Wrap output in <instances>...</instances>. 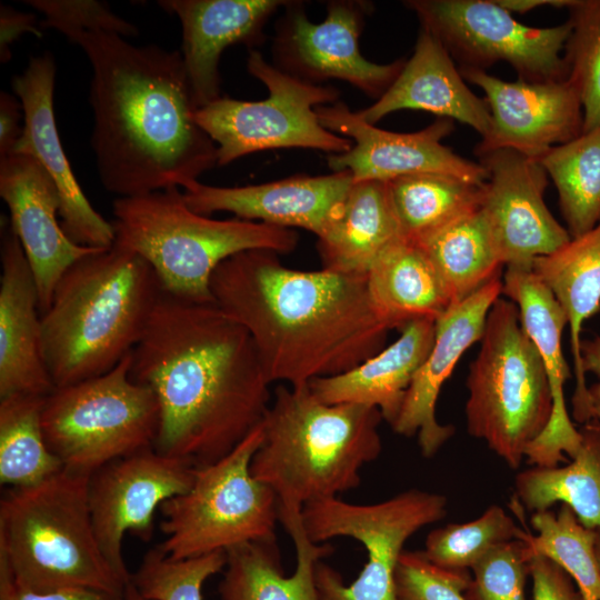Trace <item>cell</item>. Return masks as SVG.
Returning a JSON list of instances; mask_svg holds the SVG:
<instances>
[{"instance_id":"6da1fadb","label":"cell","mask_w":600,"mask_h":600,"mask_svg":"<svg viewBox=\"0 0 600 600\" xmlns=\"http://www.w3.org/2000/svg\"><path fill=\"white\" fill-rule=\"evenodd\" d=\"M131 358V379L159 403L153 449L194 469L229 454L270 407L250 334L216 303L161 291Z\"/></svg>"},{"instance_id":"7a4b0ae2","label":"cell","mask_w":600,"mask_h":600,"mask_svg":"<svg viewBox=\"0 0 600 600\" xmlns=\"http://www.w3.org/2000/svg\"><path fill=\"white\" fill-rule=\"evenodd\" d=\"M66 38L91 64L90 143L108 192L123 198L171 187L186 191L217 166V144L194 120L198 107L180 51L134 46L103 31Z\"/></svg>"},{"instance_id":"3957f363","label":"cell","mask_w":600,"mask_h":600,"mask_svg":"<svg viewBox=\"0 0 600 600\" xmlns=\"http://www.w3.org/2000/svg\"><path fill=\"white\" fill-rule=\"evenodd\" d=\"M214 303L250 334L270 383L301 387L344 373L384 348L367 274L287 268L279 253L253 249L222 261Z\"/></svg>"},{"instance_id":"277c9868","label":"cell","mask_w":600,"mask_h":600,"mask_svg":"<svg viewBox=\"0 0 600 600\" xmlns=\"http://www.w3.org/2000/svg\"><path fill=\"white\" fill-rule=\"evenodd\" d=\"M161 291L151 266L116 242L72 263L41 314L56 388L113 369L140 340Z\"/></svg>"},{"instance_id":"5b68a950","label":"cell","mask_w":600,"mask_h":600,"mask_svg":"<svg viewBox=\"0 0 600 600\" xmlns=\"http://www.w3.org/2000/svg\"><path fill=\"white\" fill-rule=\"evenodd\" d=\"M381 420L377 408L328 404L308 384H280L262 421L251 474L287 510L356 489L361 469L381 454Z\"/></svg>"},{"instance_id":"8992f818","label":"cell","mask_w":600,"mask_h":600,"mask_svg":"<svg viewBox=\"0 0 600 600\" xmlns=\"http://www.w3.org/2000/svg\"><path fill=\"white\" fill-rule=\"evenodd\" d=\"M89 473L63 469L0 500V566L20 587L49 593L91 589L123 593L93 528Z\"/></svg>"},{"instance_id":"52a82bcc","label":"cell","mask_w":600,"mask_h":600,"mask_svg":"<svg viewBox=\"0 0 600 600\" xmlns=\"http://www.w3.org/2000/svg\"><path fill=\"white\" fill-rule=\"evenodd\" d=\"M112 213L114 242L151 266L162 291L197 303H214L210 281L226 259L253 249L289 253L299 241L293 229L197 213L178 187L118 197Z\"/></svg>"},{"instance_id":"ba28073f","label":"cell","mask_w":600,"mask_h":600,"mask_svg":"<svg viewBox=\"0 0 600 600\" xmlns=\"http://www.w3.org/2000/svg\"><path fill=\"white\" fill-rule=\"evenodd\" d=\"M480 343L467 378V430L517 470L551 418L546 369L508 299L491 307Z\"/></svg>"},{"instance_id":"9c48e42d","label":"cell","mask_w":600,"mask_h":600,"mask_svg":"<svg viewBox=\"0 0 600 600\" xmlns=\"http://www.w3.org/2000/svg\"><path fill=\"white\" fill-rule=\"evenodd\" d=\"M261 441L262 423L229 454L196 468L191 487L161 504L166 538L159 546L168 557L188 559L276 540L277 494L250 471Z\"/></svg>"},{"instance_id":"30bf717a","label":"cell","mask_w":600,"mask_h":600,"mask_svg":"<svg viewBox=\"0 0 600 600\" xmlns=\"http://www.w3.org/2000/svg\"><path fill=\"white\" fill-rule=\"evenodd\" d=\"M131 352L110 371L46 397L42 428L64 469L91 474L100 467L153 448L160 409L153 391L130 377Z\"/></svg>"},{"instance_id":"8fae6325","label":"cell","mask_w":600,"mask_h":600,"mask_svg":"<svg viewBox=\"0 0 600 600\" xmlns=\"http://www.w3.org/2000/svg\"><path fill=\"white\" fill-rule=\"evenodd\" d=\"M447 506L446 496L420 489L372 504L349 503L337 497L304 504L302 524L312 542L349 537L362 543L368 554L363 569L349 584L319 561L314 578L320 600H398L396 571L404 543L423 527L443 519Z\"/></svg>"},{"instance_id":"7c38bea8","label":"cell","mask_w":600,"mask_h":600,"mask_svg":"<svg viewBox=\"0 0 600 600\" xmlns=\"http://www.w3.org/2000/svg\"><path fill=\"white\" fill-rule=\"evenodd\" d=\"M247 70L267 87V99L220 97L194 112L196 122L217 144V166L269 149L307 148L336 154L352 147L349 138L326 129L316 112L319 106L338 102V89L293 77L256 49L249 51Z\"/></svg>"},{"instance_id":"4fadbf2b","label":"cell","mask_w":600,"mask_h":600,"mask_svg":"<svg viewBox=\"0 0 600 600\" xmlns=\"http://www.w3.org/2000/svg\"><path fill=\"white\" fill-rule=\"evenodd\" d=\"M421 28L432 33L460 68L487 71L507 62L519 80L567 79L563 53L571 22L548 28L526 26L496 0H408Z\"/></svg>"},{"instance_id":"5bb4252c","label":"cell","mask_w":600,"mask_h":600,"mask_svg":"<svg viewBox=\"0 0 600 600\" xmlns=\"http://www.w3.org/2000/svg\"><path fill=\"white\" fill-rule=\"evenodd\" d=\"M370 8L367 1H329L326 19L314 23L301 2L288 1L277 23L273 64L314 84L330 79L346 81L377 101L394 82L406 60L379 64L361 54L359 37Z\"/></svg>"},{"instance_id":"9a60e30c","label":"cell","mask_w":600,"mask_h":600,"mask_svg":"<svg viewBox=\"0 0 600 600\" xmlns=\"http://www.w3.org/2000/svg\"><path fill=\"white\" fill-rule=\"evenodd\" d=\"M193 474V467L153 448L116 459L90 474L88 499L96 536L107 561L126 583L131 573L122 554L124 534L149 541L156 510L186 492Z\"/></svg>"},{"instance_id":"2e32d148","label":"cell","mask_w":600,"mask_h":600,"mask_svg":"<svg viewBox=\"0 0 600 600\" xmlns=\"http://www.w3.org/2000/svg\"><path fill=\"white\" fill-rule=\"evenodd\" d=\"M320 123L353 144L342 153L330 154L333 171L348 170L353 181H391L416 173H441L483 186L488 173L480 162L468 160L442 143L453 131V121L439 118L430 126L409 133L377 128L362 120L343 102L316 108Z\"/></svg>"},{"instance_id":"e0dca14e","label":"cell","mask_w":600,"mask_h":600,"mask_svg":"<svg viewBox=\"0 0 600 600\" xmlns=\"http://www.w3.org/2000/svg\"><path fill=\"white\" fill-rule=\"evenodd\" d=\"M488 179L480 206L500 260L507 268L532 269L570 239L544 202L548 174L539 160L501 149L479 156Z\"/></svg>"},{"instance_id":"ac0fdd59","label":"cell","mask_w":600,"mask_h":600,"mask_svg":"<svg viewBox=\"0 0 600 600\" xmlns=\"http://www.w3.org/2000/svg\"><path fill=\"white\" fill-rule=\"evenodd\" d=\"M463 79L484 93L490 126L476 147L481 156L509 149L540 160L551 148L583 131V110L568 79L528 82L504 81L484 70L460 68Z\"/></svg>"},{"instance_id":"d6986e66","label":"cell","mask_w":600,"mask_h":600,"mask_svg":"<svg viewBox=\"0 0 600 600\" xmlns=\"http://www.w3.org/2000/svg\"><path fill=\"white\" fill-rule=\"evenodd\" d=\"M56 71L54 58L46 51L31 57L24 71L12 78L23 113V131L12 152L31 154L51 177L61 199V227L73 242L110 248L116 240L113 226L90 204L60 141L53 112Z\"/></svg>"},{"instance_id":"ffe728a7","label":"cell","mask_w":600,"mask_h":600,"mask_svg":"<svg viewBox=\"0 0 600 600\" xmlns=\"http://www.w3.org/2000/svg\"><path fill=\"white\" fill-rule=\"evenodd\" d=\"M0 196L32 270L42 314L66 270L99 248L80 246L66 234L58 223V188L31 154L12 152L0 158Z\"/></svg>"},{"instance_id":"44dd1931","label":"cell","mask_w":600,"mask_h":600,"mask_svg":"<svg viewBox=\"0 0 600 600\" xmlns=\"http://www.w3.org/2000/svg\"><path fill=\"white\" fill-rule=\"evenodd\" d=\"M501 293L502 281L498 276L470 297L453 303L434 322L433 346L414 374L391 426L400 436H417L426 458H432L454 434L451 424L437 420V400L459 359L481 340L489 311Z\"/></svg>"},{"instance_id":"7402d4cb","label":"cell","mask_w":600,"mask_h":600,"mask_svg":"<svg viewBox=\"0 0 600 600\" xmlns=\"http://www.w3.org/2000/svg\"><path fill=\"white\" fill-rule=\"evenodd\" d=\"M352 183L351 172L343 170L232 188L197 182L183 196L188 207L203 216L227 211L239 219L301 228L318 238L339 212Z\"/></svg>"},{"instance_id":"603a6c76","label":"cell","mask_w":600,"mask_h":600,"mask_svg":"<svg viewBox=\"0 0 600 600\" xmlns=\"http://www.w3.org/2000/svg\"><path fill=\"white\" fill-rule=\"evenodd\" d=\"M502 294L518 307L521 324L542 359L552 396L550 421L529 446L526 459L532 466L556 467L566 460L564 453L572 458L581 443V433L570 420L563 393L570 378L561 341L567 316L533 269L507 268Z\"/></svg>"},{"instance_id":"cb8c5ba5","label":"cell","mask_w":600,"mask_h":600,"mask_svg":"<svg viewBox=\"0 0 600 600\" xmlns=\"http://www.w3.org/2000/svg\"><path fill=\"white\" fill-rule=\"evenodd\" d=\"M0 398L47 397L56 386L42 350L37 283L10 221L1 228Z\"/></svg>"},{"instance_id":"d4e9b609","label":"cell","mask_w":600,"mask_h":600,"mask_svg":"<svg viewBox=\"0 0 600 600\" xmlns=\"http://www.w3.org/2000/svg\"><path fill=\"white\" fill-rule=\"evenodd\" d=\"M283 0H161L182 28L181 56L198 108L220 98L219 62L226 48L244 44L250 50L264 39L263 29Z\"/></svg>"},{"instance_id":"484cf974","label":"cell","mask_w":600,"mask_h":600,"mask_svg":"<svg viewBox=\"0 0 600 600\" xmlns=\"http://www.w3.org/2000/svg\"><path fill=\"white\" fill-rule=\"evenodd\" d=\"M401 110L430 112L439 118L462 122L481 137L490 126L484 99L467 86L460 69L443 44L421 28L412 56L387 92L370 107L356 111L368 123Z\"/></svg>"},{"instance_id":"4316f807","label":"cell","mask_w":600,"mask_h":600,"mask_svg":"<svg viewBox=\"0 0 600 600\" xmlns=\"http://www.w3.org/2000/svg\"><path fill=\"white\" fill-rule=\"evenodd\" d=\"M301 510L279 509V520L296 547L294 572L284 574L277 540L237 546L226 551L220 600H320L316 566L334 549L329 542L314 543L308 538Z\"/></svg>"},{"instance_id":"83f0119b","label":"cell","mask_w":600,"mask_h":600,"mask_svg":"<svg viewBox=\"0 0 600 600\" xmlns=\"http://www.w3.org/2000/svg\"><path fill=\"white\" fill-rule=\"evenodd\" d=\"M434 322L423 319L406 324L393 343L344 373L311 380L310 391L328 404L377 408L392 426L414 374L433 346Z\"/></svg>"},{"instance_id":"f1b7e54d","label":"cell","mask_w":600,"mask_h":600,"mask_svg":"<svg viewBox=\"0 0 600 600\" xmlns=\"http://www.w3.org/2000/svg\"><path fill=\"white\" fill-rule=\"evenodd\" d=\"M532 269L567 316L576 373L572 416L587 423L588 387L580 346L583 323L600 310V222L554 252L537 258Z\"/></svg>"},{"instance_id":"f546056e","label":"cell","mask_w":600,"mask_h":600,"mask_svg":"<svg viewBox=\"0 0 600 600\" xmlns=\"http://www.w3.org/2000/svg\"><path fill=\"white\" fill-rule=\"evenodd\" d=\"M401 238L388 182L353 181L339 212L318 237L322 269L367 274L374 261Z\"/></svg>"},{"instance_id":"4dcf8cb0","label":"cell","mask_w":600,"mask_h":600,"mask_svg":"<svg viewBox=\"0 0 600 600\" xmlns=\"http://www.w3.org/2000/svg\"><path fill=\"white\" fill-rule=\"evenodd\" d=\"M368 292L378 317L390 330L416 320H433L452 304V298L424 250L399 238L367 273Z\"/></svg>"},{"instance_id":"1f68e13d","label":"cell","mask_w":600,"mask_h":600,"mask_svg":"<svg viewBox=\"0 0 600 600\" xmlns=\"http://www.w3.org/2000/svg\"><path fill=\"white\" fill-rule=\"evenodd\" d=\"M579 431L581 443L570 463L518 472L514 494L532 512L567 504L584 527L600 529V429L591 421Z\"/></svg>"},{"instance_id":"d6a6232c","label":"cell","mask_w":600,"mask_h":600,"mask_svg":"<svg viewBox=\"0 0 600 600\" xmlns=\"http://www.w3.org/2000/svg\"><path fill=\"white\" fill-rule=\"evenodd\" d=\"M443 280L453 303L464 300L503 266L480 208L417 242Z\"/></svg>"},{"instance_id":"836d02e7","label":"cell","mask_w":600,"mask_h":600,"mask_svg":"<svg viewBox=\"0 0 600 600\" xmlns=\"http://www.w3.org/2000/svg\"><path fill=\"white\" fill-rule=\"evenodd\" d=\"M483 186L441 173H416L388 181L401 238L417 243L478 210Z\"/></svg>"},{"instance_id":"e575fe53","label":"cell","mask_w":600,"mask_h":600,"mask_svg":"<svg viewBox=\"0 0 600 600\" xmlns=\"http://www.w3.org/2000/svg\"><path fill=\"white\" fill-rule=\"evenodd\" d=\"M46 397L12 394L0 398V483L9 489L39 484L62 471L42 428Z\"/></svg>"},{"instance_id":"d590c367","label":"cell","mask_w":600,"mask_h":600,"mask_svg":"<svg viewBox=\"0 0 600 600\" xmlns=\"http://www.w3.org/2000/svg\"><path fill=\"white\" fill-rule=\"evenodd\" d=\"M558 193L566 229L576 238L600 222V127L551 148L540 158Z\"/></svg>"},{"instance_id":"8d00e7d4","label":"cell","mask_w":600,"mask_h":600,"mask_svg":"<svg viewBox=\"0 0 600 600\" xmlns=\"http://www.w3.org/2000/svg\"><path fill=\"white\" fill-rule=\"evenodd\" d=\"M530 524L536 534L520 530L531 556L550 559L574 581L583 600H600V571L594 544L597 529L584 527L573 510L561 504L559 511L532 512Z\"/></svg>"},{"instance_id":"74e56055","label":"cell","mask_w":600,"mask_h":600,"mask_svg":"<svg viewBox=\"0 0 600 600\" xmlns=\"http://www.w3.org/2000/svg\"><path fill=\"white\" fill-rule=\"evenodd\" d=\"M520 530L502 507L492 504L474 520L432 530L422 552L437 566L468 570L496 546L517 539Z\"/></svg>"},{"instance_id":"f35d334b","label":"cell","mask_w":600,"mask_h":600,"mask_svg":"<svg viewBox=\"0 0 600 600\" xmlns=\"http://www.w3.org/2000/svg\"><path fill=\"white\" fill-rule=\"evenodd\" d=\"M568 10L571 33L563 53L567 79L579 94L583 131H588L600 127V0H573Z\"/></svg>"},{"instance_id":"ab89813d","label":"cell","mask_w":600,"mask_h":600,"mask_svg":"<svg viewBox=\"0 0 600 600\" xmlns=\"http://www.w3.org/2000/svg\"><path fill=\"white\" fill-rule=\"evenodd\" d=\"M226 552L171 559L160 546L150 549L130 581L148 600H203L204 582L223 570Z\"/></svg>"},{"instance_id":"60d3db41","label":"cell","mask_w":600,"mask_h":600,"mask_svg":"<svg viewBox=\"0 0 600 600\" xmlns=\"http://www.w3.org/2000/svg\"><path fill=\"white\" fill-rule=\"evenodd\" d=\"M527 543L517 538L496 546L472 568L467 600H527L531 559Z\"/></svg>"},{"instance_id":"b9f144b4","label":"cell","mask_w":600,"mask_h":600,"mask_svg":"<svg viewBox=\"0 0 600 600\" xmlns=\"http://www.w3.org/2000/svg\"><path fill=\"white\" fill-rule=\"evenodd\" d=\"M468 570L429 561L422 551H403L396 571L398 600H467Z\"/></svg>"},{"instance_id":"7bdbcfd3","label":"cell","mask_w":600,"mask_h":600,"mask_svg":"<svg viewBox=\"0 0 600 600\" xmlns=\"http://www.w3.org/2000/svg\"><path fill=\"white\" fill-rule=\"evenodd\" d=\"M43 13L42 28H53L66 37L76 31H103L121 37H134L138 29L113 13L106 2L96 0H28Z\"/></svg>"},{"instance_id":"ee69618b","label":"cell","mask_w":600,"mask_h":600,"mask_svg":"<svg viewBox=\"0 0 600 600\" xmlns=\"http://www.w3.org/2000/svg\"><path fill=\"white\" fill-rule=\"evenodd\" d=\"M533 600H583L572 578L558 564L533 554L529 561Z\"/></svg>"},{"instance_id":"f6af8a7d","label":"cell","mask_w":600,"mask_h":600,"mask_svg":"<svg viewBox=\"0 0 600 600\" xmlns=\"http://www.w3.org/2000/svg\"><path fill=\"white\" fill-rule=\"evenodd\" d=\"M0 600H124V594L91 589H64L37 593L17 584L7 569L0 566Z\"/></svg>"},{"instance_id":"bcb514c9","label":"cell","mask_w":600,"mask_h":600,"mask_svg":"<svg viewBox=\"0 0 600 600\" xmlns=\"http://www.w3.org/2000/svg\"><path fill=\"white\" fill-rule=\"evenodd\" d=\"M32 33L41 38L42 32L37 27L33 13L22 12L9 6H0V61L8 62L11 59V44L22 34Z\"/></svg>"},{"instance_id":"7dc6e473","label":"cell","mask_w":600,"mask_h":600,"mask_svg":"<svg viewBox=\"0 0 600 600\" xmlns=\"http://www.w3.org/2000/svg\"><path fill=\"white\" fill-rule=\"evenodd\" d=\"M22 106L16 94L0 93V158L11 153L19 141L23 128H20Z\"/></svg>"},{"instance_id":"c3c4849f","label":"cell","mask_w":600,"mask_h":600,"mask_svg":"<svg viewBox=\"0 0 600 600\" xmlns=\"http://www.w3.org/2000/svg\"><path fill=\"white\" fill-rule=\"evenodd\" d=\"M580 354L583 373L591 372L599 378L588 387V418L600 429V336L581 340Z\"/></svg>"},{"instance_id":"681fc988","label":"cell","mask_w":600,"mask_h":600,"mask_svg":"<svg viewBox=\"0 0 600 600\" xmlns=\"http://www.w3.org/2000/svg\"><path fill=\"white\" fill-rule=\"evenodd\" d=\"M511 13H527L540 7L569 8L573 0H496Z\"/></svg>"},{"instance_id":"f907efd6","label":"cell","mask_w":600,"mask_h":600,"mask_svg":"<svg viewBox=\"0 0 600 600\" xmlns=\"http://www.w3.org/2000/svg\"><path fill=\"white\" fill-rule=\"evenodd\" d=\"M124 600H148L143 598L136 587L132 584V582L129 580L124 588Z\"/></svg>"},{"instance_id":"816d5d0a","label":"cell","mask_w":600,"mask_h":600,"mask_svg":"<svg viewBox=\"0 0 600 600\" xmlns=\"http://www.w3.org/2000/svg\"><path fill=\"white\" fill-rule=\"evenodd\" d=\"M594 551H596L597 563H598L599 571H600V529H597V538H596Z\"/></svg>"}]
</instances>
